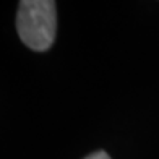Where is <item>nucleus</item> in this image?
<instances>
[{
  "label": "nucleus",
  "instance_id": "f257e3e1",
  "mask_svg": "<svg viewBox=\"0 0 159 159\" xmlns=\"http://www.w3.org/2000/svg\"><path fill=\"white\" fill-rule=\"evenodd\" d=\"M16 30L20 39L33 50H47L55 41L57 10L50 0H23L18 7Z\"/></svg>",
  "mask_w": 159,
  "mask_h": 159
},
{
  "label": "nucleus",
  "instance_id": "f03ea898",
  "mask_svg": "<svg viewBox=\"0 0 159 159\" xmlns=\"http://www.w3.org/2000/svg\"><path fill=\"white\" fill-rule=\"evenodd\" d=\"M84 159H111V156L106 151H96V153H91L89 156H86Z\"/></svg>",
  "mask_w": 159,
  "mask_h": 159
}]
</instances>
